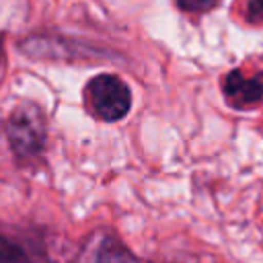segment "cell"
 <instances>
[{"instance_id":"277c9868","label":"cell","mask_w":263,"mask_h":263,"mask_svg":"<svg viewBox=\"0 0 263 263\" xmlns=\"http://www.w3.org/2000/svg\"><path fill=\"white\" fill-rule=\"evenodd\" d=\"M234 16L251 27L263 25V0H236L232 6Z\"/></svg>"},{"instance_id":"7a4b0ae2","label":"cell","mask_w":263,"mask_h":263,"mask_svg":"<svg viewBox=\"0 0 263 263\" xmlns=\"http://www.w3.org/2000/svg\"><path fill=\"white\" fill-rule=\"evenodd\" d=\"M86 95L95 115L103 121H117L127 115L132 107V95L127 84L113 74L95 76L88 82Z\"/></svg>"},{"instance_id":"8992f818","label":"cell","mask_w":263,"mask_h":263,"mask_svg":"<svg viewBox=\"0 0 263 263\" xmlns=\"http://www.w3.org/2000/svg\"><path fill=\"white\" fill-rule=\"evenodd\" d=\"M0 263H31L27 253L0 234Z\"/></svg>"},{"instance_id":"5b68a950","label":"cell","mask_w":263,"mask_h":263,"mask_svg":"<svg viewBox=\"0 0 263 263\" xmlns=\"http://www.w3.org/2000/svg\"><path fill=\"white\" fill-rule=\"evenodd\" d=\"M99 263H134V257L115 240H103L99 249Z\"/></svg>"},{"instance_id":"6da1fadb","label":"cell","mask_w":263,"mask_h":263,"mask_svg":"<svg viewBox=\"0 0 263 263\" xmlns=\"http://www.w3.org/2000/svg\"><path fill=\"white\" fill-rule=\"evenodd\" d=\"M6 136L21 158H31L41 152L45 144V123L43 115L35 105L16 107L6 121Z\"/></svg>"},{"instance_id":"52a82bcc","label":"cell","mask_w":263,"mask_h":263,"mask_svg":"<svg viewBox=\"0 0 263 263\" xmlns=\"http://www.w3.org/2000/svg\"><path fill=\"white\" fill-rule=\"evenodd\" d=\"M220 0H175V4L185 12H208L218 6Z\"/></svg>"},{"instance_id":"3957f363","label":"cell","mask_w":263,"mask_h":263,"mask_svg":"<svg viewBox=\"0 0 263 263\" xmlns=\"http://www.w3.org/2000/svg\"><path fill=\"white\" fill-rule=\"evenodd\" d=\"M224 97L228 103L234 107H249L263 97V74L261 72H242V70H232L224 76L222 82Z\"/></svg>"}]
</instances>
